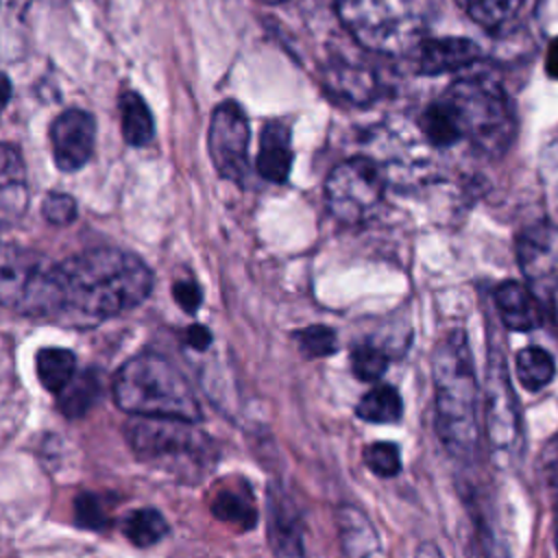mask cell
<instances>
[{"instance_id": "23", "label": "cell", "mask_w": 558, "mask_h": 558, "mask_svg": "<svg viewBox=\"0 0 558 558\" xmlns=\"http://www.w3.org/2000/svg\"><path fill=\"white\" fill-rule=\"evenodd\" d=\"M418 124L432 146L449 148V146H456L458 142H462L453 111L449 109V105L445 102L442 96L427 105V109L421 113Z\"/></svg>"}, {"instance_id": "38", "label": "cell", "mask_w": 558, "mask_h": 558, "mask_svg": "<svg viewBox=\"0 0 558 558\" xmlns=\"http://www.w3.org/2000/svg\"><path fill=\"white\" fill-rule=\"evenodd\" d=\"M545 72L551 78H558V37L549 44L547 48V57H545Z\"/></svg>"}, {"instance_id": "39", "label": "cell", "mask_w": 558, "mask_h": 558, "mask_svg": "<svg viewBox=\"0 0 558 558\" xmlns=\"http://www.w3.org/2000/svg\"><path fill=\"white\" fill-rule=\"evenodd\" d=\"M414 558H445V556H442V551L438 549V545H436V543H432V541H423V543L416 547Z\"/></svg>"}, {"instance_id": "34", "label": "cell", "mask_w": 558, "mask_h": 558, "mask_svg": "<svg viewBox=\"0 0 558 558\" xmlns=\"http://www.w3.org/2000/svg\"><path fill=\"white\" fill-rule=\"evenodd\" d=\"M543 477L554 508V543L558 551V438L543 453Z\"/></svg>"}, {"instance_id": "19", "label": "cell", "mask_w": 558, "mask_h": 558, "mask_svg": "<svg viewBox=\"0 0 558 558\" xmlns=\"http://www.w3.org/2000/svg\"><path fill=\"white\" fill-rule=\"evenodd\" d=\"M211 514L218 521L238 527L240 532L251 530L257 521V508L251 488L244 482L238 486H220L211 497Z\"/></svg>"}, {"instance_id": "16", "label": "cell", "mask_w": 558, "mask_h": 558, "mask_svg": "<svg viewBox=\"0 0 558 558\" xmlns=\"http://www.w3.org/2000/svg\"><path fill=\"white\" fill-rule=\"evenodd\" d=\"M495 305L501 323L512 331H530L543 323V307L527 286L504 281L495 290Z\"/></svg>"}, {"instance_id": "14", "label": "cell", "mask_w": 558, "mask_h": 558, "mask_svg": "<svg viewBox=\"0 0 558 558\" xmlns=\"http://www.w3.org/2000/svg\"><path fill=\"white\" fill-rule=\"evenodd\" d=\"M482 50L466 37H434L423 39L416 48L418 72L427 76L458 72L480 59Z\"/></svg>"}, {"instance_id": "15", "label": "cell", "mask_w": 558, "mask_h": 558, "mask_svg": "<svg viewBox=\"0 0 558 558\" xmlns=\"http://www.w3.org/2000/svg\"><path fill=\"white\" fill-rule=\"evenodd\" d=\"M26 205L28 185L24 159L15 146L0 144V229L17 222Z\"/></svg>"}, {"instance_id": "25", "label": "cell", "mask_w": 558, "mask_h": 558, "mask_svg": "<svg viewBox=\"0 0 558 558\" xmlns=\"http://www.w3.org/2000/svg\"><path fill=\"white\" fill-rule=\"evenodd\" d=\"M325 83L333 94L353 102H362L373 94V76L366 68L360 65L336 63L327 70Z\"/></svg>"}, {"instance_id": "10", "label": "cell", "mask_w": 558, "mask_h": 558, "mask_svg": "<svg viewBox=\"0 0 558 558\" xmlns=\"http://www.w3.org/2000/svg\"><path fill=\"white\" fill-rule=\"evenodd\" d=\"M517 257L530 292L558 323V227L534 225L517 240Z\"/></svg>"}, {"instance_id": "24", "label": "cell", "mask_w": 558, "mask_h": 558, "mask_svg": "<svg viewBox=\"0 0 558 558\" xmlns=\"http://www.w3.org/2000/svg\"><path fill=\"white\" fill-rule=\"evenodd\" d=\"M31 2L33 0H0V57L13 59L20 54Z\"/></svg>"}, {"instance_id": "27", "label": "cell", "mask_w": 558, "mask_h": 558, "mask_svg": "<svg viewBox=\"0 0 558 558\" xmlns=\"http://www.w3.org/2000/svg\"><path fill=\"white\" fill-rule=\"evenodd\" d=\"M168 530H170L168 521L155 508L133 510L122 521V534L135 547H150V545L159 543L168 534Z\"/></svg>"}, {"instance_id": "22", "label": "cell", "mask_w": 558, "mask_h": 558, "mask_svg": "<svg viewBox=\"0 0 558 558\" xmlns=\"http://www.w3.org/2000/svg\"><path fill=\"white\" fill-rule=\"evenodd\" d=\"M120 122L122 135L131 146H146L155 135L150 109L137 92H124L120 96Z\"/></svg>"}, {"instance_id": "4", "label": "cell", "mask_w": 558, "mask_h": 558, "mask_svg": "<svg viewBox=\"0 0 558 558\" xmlns=\"http://www.w3.org/2000/svg\"><path fill=\"white\" fill-rule=\"evenodd\" d=\"M124 438L140 462L181 484L201 482L218 460L211 438L190 421L131 416Z\"/></svg>"}, {"instance_id": "18", "label": "cell", "mask_w": 558, "mask_h": 558, "mask_svg": "<svg viewBox=\"0 0 558 558\" xmlns=\"http://www.w3.org/2000/svg\"><path fill=\"white\" fill-rule=\"evenodd\" d=\"M338 534L349 558H379V538L366 514L353 506L338 510Z\"/></svg>"}, {"instance_id": "1", "label": "cell", "mask_w": 558, "mask_h": 558, "mask_svg": "<svg viewBox=\"0 0 558 558\" xmlns=\"http://www.w3.org/2000/svg\"><path fill=\"white\" fill-rule=\"evenodd\" d=\"M63 310L87 320L140 305L153 288L150 268L122 248H92L59 264Z\"/></svg>"}, {"instance_id": "13", "label": "cell", "mask_w": 558, "mask_h": 558, "mask_svg": "<svg viewBox=\"0 0 558 558\" xmlns=\"http://www.w3.org/2000/svg\"><path fill=\"white\" fill-rule=\"evenodd\" d=\"M268 545L275 558H305L301 512L279 484L268 486Z\"/></svg>"}, {"instance_id": "26", "label": "cell", "mask_w": 558, "mask_h": 558, "mask_svg": "<svg viewBox=\"0 0 558 558\" xmlns=\"http://www.w3.org/2000/svg\"><path fill=\"white\" fill-rule=\"evenodd\" d=\"M355 414L366 423H395L403 414V403L397 388L381 384L360 399Z\"/></svg>"}, {"instance_id": "11", "label": "cell", "mask_w": 558, "mask_h": 558, "mask_svg": "<svg viewBox=\"0 0 558 558\" xmlns=\"http://www.w3.org/2000/svg\"><path fill=\"white\" fill-rule=\"evenodd\" d=\"M248 120L233 100L220 102L209 122L207 148L216 172L222 179L242 183L248 174Z\"/></svg>"}, {"instance_id": "37", "label": "cell", "mask_w": 558, "mask_h": 558, "mask_svg": "<svg viewBox=\"0 0 558 558\" xmlns=\"http://www.w3.org/2000/svg\"><path fill=\"white\" fill-rule=\"evenodd\" d=\"M185 342L196 351H205L211 344V333L203 325H192L185 329Z\"/></svg>"}, {"instance_id": "36", "label": "cell", "mask_w": 558, "mask_h": 558, "mask_svg": "<svg viewBox=\"0 0 558 558\" xmlns=\"http://www.w3.org/2000/svg\"><path fill=\"white\" fill-rule=\"evenodd\" d=\"M172 296H174V301L181 305V310L187 312V314H194V312L198 310L201 301H203L201 288H198L194 281H190V279L177 281V283L172 286Z\"/></svg>"}, {"instance_id": "8", "label": "cell", "mask_w": 558, "mask_h": 558, "mask_svg": "<svg viewBox=\"0 0 558 558\" xmlns=\"http://www.w3.org/2000/svg\"><path fill=\"white\" fill-rule=\"evenodd\" d=\"M384 174L368 157L340 161L325 181L329 214L344 225H362L375 216L384 198Z\"/></svg>"}, {"instance_id": "21", "label": "cell", "mask_w": 558, "mask_h": 558, "mask_svg": "<svg viewBox=\"0 0 558 558\" xmlns=\"http://www.w3.org/2000/svg\"><path fill=\"white\" fill-rule=\"evenodd\" d=\"M100 397V377L96 371H83L57 395V405L68 418H83Z\"/></svg>"}, {"instance_id": "12", "label": "cell", "mask_w": 558, "mask_h": 558, "mask_svg": "<svg viewBox=\"0 0 558 558\" xmlns=\"http://www.w3.org/2000/svg\"><path fill=\"white\" fill-rule=\"evenodd\" d=\"M52 155L63 172L81 170L94 150L96 120L83 109H68L50 126Z\"/></svg>"}, {"instance_id": "40", "label": "cell", "mask_w": 558, "mask_h": 558, "mask_svg": "<svg viewBox=\"0 0 558 558\" xmlns=\"http://www.w3.org/2000/svg\"><path fill=\"white\" fill-rule=\"evenodd\" d=\"M9 98H11V81L0 72V113L9 105Z\"/></svg>"}, {"instance_id": "29", "label": "cell", "mask_w": 558, "mask_h": 558, "mask_svg": "<svg viewBox=\"0 0 558 558\" xmlns=\"http://www.w3.org/2000/svg\"><path fill=\"white\" fill-rule=\"evenodd\" d=\"M456 2L480 26L497 28L517 15L523 0H456Z\"/></svg>"}, {"instance_id": "7", "label": "cell", "mask_w": 558, "mask_h": 558, "mask_svg": "<svg viewBox=\"0 0 558 558\" xmlns=\"http://www.w3.org/2000/svg\"><path fill=\"white\" fill-rule=\"evenodd\" d=\"M0 305L24 316L61 314L59 264L37 251L0 242Z\"/></svg>"}, {"instance_id": "3", "label": "cell", "mask_w": 558, "mask_h": 558, "mask_svg": "<svg viewBox=\"0 0 558 558\" xmlns=\"http://www.w3.org/2000/svg\"><path fill=\"white\" fill-rule=\"evenodd\" d=\"M116 405L140 418L190 421L201 418L198 399L183 373L159 353H137L116 373L111 384Z\"/></svg>"}, {"instance_id": "5", "label": "cell", "mask_w": 558, "mask_h": 558, "mask_svg": "<svg viewBox=\"0 0 558 558\" xmlns=\"http://www.w3.org/2000/svg\"><path fill=\"white\" fill-rule=\"evenodd\" d=\"M462 142L488 157L506 153L514 137V109L504 87L484 76L460 78L442 94Z\"/></svg>"}, {"instance_id": "9", "label": "cell", "mask_w": 558, "mask_h": 558, "mask_svg": "<svg viewBox=\"0 0 558 558\" xmlns=\"http://www.w3.org/2000/svg\"><path fill=\"white\" fill-rule=\"evenodd\" d=\"M484 429L490 451L504 462H514L521 456L523 432L517 397L506 373L501 355L493 353L486 368L484 386Z\"/></svg>"}, {"instance_id": "31", "label": "cell", "mask_w": 558, "mask_h": 558, "mask_svg": "<svg viewBox=\"0 0 558 558\" xmlns=\"http://www.w3.org/2000/svg\"><path fill=\"white\" fill-rule=\"evenodd\" d=\"M294 340L305 357H325L336 353L338 340L331 327L325 325H310L294 333Z\"/></svg>"}, {"instance_id": "35", "label": "cell", "mask_w": 558, "mask_h": 558, "mask_svg": "<svg viewBox=\"0 0 558 558\" xmlns=\"http://www.w3.org/2000/svg\"><path fill=\"white\" fill-rule=\"evenodd\" d=\"M41 211H44L48 222H52V225H68L76 216V201L72 196H68V194L52 192V194H48L44 198Z\"/></svg>"}, {"instance_id": "33", "label": "cell", "mask_w": 558, "mask_h": 558, "mask_svg": "<svg viewBox=\"0 0 558 558\" xmlns=\"http://www.w3.org/2000/svg\"><path fill=\"white\" fill-rule=\"evenodd\" d=\"M74 523L85 530H105L109 525V514L96 495L81 493L74 499Z\"/></svg>"}, {"instance_id": "28", "label": "cell", "mask_w": 558, "mask_h": 558, "mask_svg": "<svg viewBox=\"0 0 558 558\" xmlns=\"http://www.w3.org/2000/svg\"><path fill=\"white\" fill-rule=\"evenodd\" d=\"M556 366L551 353L541 347H525L517 353V379L527 390H541L554 379Z\"/></svg>"}, {"instance_id": "6", "label": "cell", "mask_w": 558, "mask_h": 558, "mask_svg": "<svg viewBox=\"0 0 558 558\" xmlns=\"http://www.w3.org/2000/svg\"><path fill=\"white\" fill-rule=\"evenodd\" d=\"M342 26L364 48L381 54H405L423 41V0H336Z\"/></svg>"}, {"instance_id": "20", "label": "cell", "mask_w": 558, "mask_h": 558, "mask_svg": "<svg viewBox=\"0 0 558 558\" xmlns=\"http://www.w3.org/2000/svg\"><path fill=\"white\" fill-rule=\"evenodd\" d=\"M35 371L41 386L48 392L59 395L76 375V357L70 349L44 347L35 355Z\"/></svg>"}, {"instance_id": "17", "label": "cell", "mask_w": 558, "mask_h": 558, "mask_svg": "<svg viewBox=\"0 0 558 558\" xmlns=\"http://www.w3.org/2000/svg\"><path fill=\"white\" fill-rule=\"evenodd\" d=\"M255 166H257V172L272 183H283L290 177V168H292L290 129L283 122L275 120L264 126Z\"/></svg>"}, {"instance_id": "32", "label": "cell", "mask_w": 558, "mask_h": 558, "mask_svg": "<svg viewBox=\"0 0 558 558\" xmlns=\"http://www.w3.org/2000/svg\"><path fill=\"white\" fill-rule=\"evenodd\" d=\"M364 464L379 477H392L401 471L399 447L392 442H373L364 449Z\"/></svg>"}, {"instance_id": "30", "label": "cell", "mask_w": 558, "mask_h": 558, "mask_svg": "<svg viewBox=\"0 0 558 558\" xmlns=\"http://www.w3.org/2000/svg\"><path fill=\"white\" fill-rule=\"evenodd\" d=\"M351 368L362 381H377L388 368V353L375 344H357L351 351Z\"/></svg>"}, {"instance_id": "41", "label": "cell", "mask_w": 558, "mask_h": 558, "mask_svg": "<svg viewBox=\"0 0 558 558\" xmlns=\"http://www.w3.org/2000/svg\"><path fill=\"white\" fill-rule=\"evenodd\" d=\"M259 2H266V4H279V2H286V0H259Z\"/></svg>"}, {"instance_id": "2", "label": "cell", "mask_w": 558, "mask_h": 558, "mask_svg": "<svg viewBox=\"0 0 558 558\" xmlns=\"http://www.w3.org/2000/svg\"><path fill=\"white\" fill-rule=\"evenodd\" d=\"M436 434L447 453L471 464L480 449V384L464 331H449L432 351Z\"/></svg>"}]
</instances>
